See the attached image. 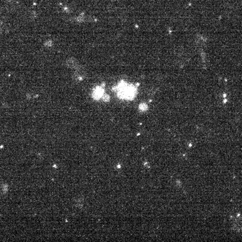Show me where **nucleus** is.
I'll return each instance as SVG.
<instances>
[{
  "label": "nucleus",
  "instance_id": "f257e3e1",
  "mask_svg": "<svg viewBox=\"0 0 242 242\" xmlns=\"http://www.w3.org/2000/svg\"><path fill=\"white\" fill-rule=\"evenodd\" d=\"M102 94H103V90H102L101 88H98V89H97L94 92V98H96V99H98V98L101 97Z\"/></svg>",
  "mask_w": 242,
  "mask_h": 242
},
{
  "label": "nucleus",
  "instance_id": "f03ea898",
  "mask_svg": "<svg viewBox=\"0 0 242 242\" xmlns=\"http://www.w3.org/2000/svg\"><path fill=\"white\" fill-rule=\"evenodd\" d=\"M192 146V143H190L189 144V147H191Z\"/></svg>",
  "mask_w": 242,
  "mask_h": 242
}]
</instances>
